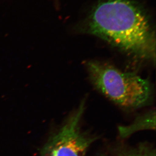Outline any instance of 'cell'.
Listing matches in <instances>:
<instances>
[{"label": "cell", "instance_id": "1", "mask_svg": "<svg viewBox=\"0 0 156 156\" xmlns=\"http://www.w3.org/2000/svg\"><path fill=\"white\" fill-rule=\"evenodd\" d=\"M80 28L129 56L155 63V29L147 12L136 2L100 0Z\"/></svg>", "mask_w": 156, "mask_h": 156}, {"label": "cell", "instance_id": "2", "mask_svg": "<svg viewBox=\"0 0 156 156\" xmlns=\"http://www.w3.org/2000/svg\"><path fill=\"white\" fill-rule=\"evenodd\" d=\"M85 66L94 87L121 107L137 109L147 105L152 100L150 82L136 74L123 71L98 61H87Z\"/></svg>", "mask_w": 156, "mask_h": 156}, {"label": "cell", "instance_id": "3", "mask_svg": "<svg viewBox=\"0 0 156 156\" xmlns=\"http://www.w3.org/2000/svg\"><path fill=\"white\" fill-rule=\"evenodd\" d=\"M85 109L86 101L83 100L60 129L48 140L41 150V156H86L97 137L81 129Z\"/></svg>", "mask_w": 156, "mask_h": 156}, {"label": "cell", "instance_id": "4", "mask_svg": "<svg viewBox=\"0 0 156 156\" xmlns=\"http://www.w3.org/2000/svg\"><path fill=\"white\" fill-rule=\"evenodd\" d=\"M156 129V112L151 110L144 115L139 116L133 123L128 126H120L118 127L119 134L121 138L125 139L136 132L143 130Z\"/></svg>", "mask_w": 156, "mask_h": 156}, {"label": "cell", "instance_id": "5", "mask_svg": "<svg viewBox=\"0 0 156 156\" xmlns=\"http://www.w3.org/2000/svg\"><path fill=\"white\" fill-rule=\"evenodd\" d=\"M117 156H156V150L151 145L143 143L134 147L118 149Z\"/></svg>", "mask_w": 156, "mask_h": 156}, {"label": "cell", "instance_id": "6", "mask_svg": "<svg viewBox=\"0 0 156 156\" xmlns=\"http://www.w3.org/2000/svg\"><path fill=\"white\" fill-rule=\"evenodd\" d=\"M59 0H53V1L54 2V3H55V5L57 6V7L59 6Z\"/></svg>", "mask_w": 156, "mask_h": 156}]
</instances>
